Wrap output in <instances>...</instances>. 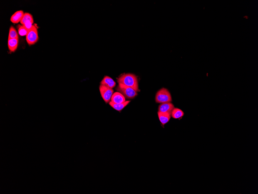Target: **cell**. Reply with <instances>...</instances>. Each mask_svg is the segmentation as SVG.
I'll use <instances>...</instances> for the list:
<instances>
[{
  "instance_id": "5",
  "label": "cell",
  "mask_w": 258,
  "mask_h": 194,
  "mask_svg": "<svg viewBox=\"0 0 258 194\" xmlns=\"http://www.w3.org/2000/svg\"><path fill=\"white\" fill-rule=\"evenodd\" d=\"M99 90L102 98L106 103L110 101L113 95V90L112 88L108 87L105 85H100Z\"/></svg>"
},
{
  "instance_id": "15",
  "label": "cell",
  "mask_w": 258,
  "mask_h": 194,
  "mask_svg": "<svg viewBox=\"0 0 258 194\" xmlns=\"http://www.w3.org/2000/svg\"><path fill=\"white\" fill-rule=\"evenodd\" d=\"M18 36L17 32L14 27L11 26L10 28L9 36L8 38H18Z\"/></svg>"
},
{
  "instance_id": "17",
  "label": "cell",
  "mask_w": 258,
  "mask_h": 194,
  "mask_svg": "<svg viewBox=\"0 0 258 194\" xmlns=\"http://www.w3.org/2000/svg\"><path fill=\"white\" fill-rule=\"evenodd\" d=\"M33 23H34V21L29 22L25 23L24 25H23V26H24L25 28L29 31L32 27L33 25Z\"/></svg>"
},
{
  "instance_id": "4",
  "label": "cell",
  "mask_w": 258,
  "mask_h": 194,
  "mask_svg": "<svg viewBox=\"0 0 258 194\" xmlns=\"http://www.w3.org/2000/svg\"><path fill=\"white\" fill-rule=\"evenodd\" d=\"M39 36L37 28L36 26L33 25L31 29L28 31L26 36L27 42L30 46H31L37 42Z\"/></svg>"
},
{
  "instance_id": "11",
  "label": "cell",
  "mask_w": 258,
  "mask_h": 194,
  "mask_svg": "<svg viewBox=\"0 0 258 194\" xmlns=\"http://www.w3.org/2000/svg\"><path fill=\"white\" fill-rule=\"evenodd\" d=\"M100 84L111 88H114L116 85L115 82L113 79L108 76H105L100 82Z\"/></svg>"
},
{
  "instance_id": "6",
  "label": "cell",
  "mask_w": 258,
  "mask_h": 194,
  "mask_svg": "<svg viewBox=\"0 0 258 194\" xmlns=\"http://www.w3.org/2000/svg\"><path fill=\"white\" fill-rule=\"evenodd\" d=\"M174 108L173 103H162L159 107L158 112L171 114Z\"/></svg>"
},
{
  "instance_id": "2",
  "label": "cell",
  "mask_w": 258,
  "mask_h": 194,
  "mask_svg": "<svg viewBox=\"0 0 258 194\" xmlns=\"http://www.w3.org/2000/svg\"><path fill=\"white\" fill-rule=\"evenodd\" d=\"M155 101L157 103L161 104L171 103L172 101V98L170 92L166 88H162L157 92L156 95Z\"/></svg>"
},
{
  "instance_id": "1",
  "label": "cell",
  "mask_w": 258,
  "mask_h": 194,
  "mask_svg": "<svg viewBox=\"0 0 258 194\" xmlns=\"http://www.w3.org/2000/svg\"><path fill=\"white\" fill-rule=\"evenodd\" d=\"M119 83L133 88L136 91H139L138 78L133 74H125L120 77L118 80Z\"/></svg>"
},
{
  "instance_id": "8",
  "label": "cell",
  "mask_w": 258,
  "mask_h": 194,
  "mask_svg": "<svg viewBox=\"0 0 258 194\" xmlns=\"http://www.w3.org/2000/svg\"><path fill=\"white\" fill-rule=\"evenodd\" d=\"M19 39L18 38H8V46L9 51L14 52L18 48Z\"/></svg>"
},
{
  "instance_id": "10",
  "label": "cell",
  "mask_w": 258,
  "mask_h": 194,
  "mask_svg": "<svg viewBox=\"0 0 258 194\" xmlns=\"http://www.w3.org/2000/svg\"><path fill=\"white\" fill-rule=\"evenodd\" d=\"M158 115L159 120L162 125H165L168 123L170 119L171 114H169L164 113L158 112Z\"/></svg>"
},
{
  "instance_id": "12",
  "label": "cell",
  "mask_w": 258,
  "mask_h": 194,
  "mask_svg": "<svg viewBox=\"0 0 258 194\" xmlns=\"http://www.w3.org/2000/svg\"><path fill=\"white\" fill-rule=\"evenodd\" d=\"M184 113L182 110L179 108H174L171 114V116L174 119H181L184 116Z\"/></svg>"
},
{
  "instance_id": "3",
  "label": "cell",
  "mask_w": 258,
  "mask_h": 194,
  "mask_svg": "<svg viewBox=\"0 0 258 194\" xmlns=\"http://www.w3.org/2000/svg\"><path fill=\"white\" fill-rule=\"evenodd\" d=\"M116 90L128 98H133L137 95V92L130 87L119 83Z\"/></svg>"
},
{
  "instance_id": "13",
  "label": "cell",
  "mask_w": 258,
  "mask_h": 194,
  "mask_svg": "<svg viewBox=\"0 0 258 194\" xmlns=\"http://www.w3.org/2000/svg\"><path fill=\"white\" fill-rule=\"evenodd\" d=\"M130 101H125L124 103H120V104H116V103H112V102H110L109 104L112 108H114L115 110H117V111L120 112L125 107H126L127 105L130 103Z\"/></svg>"
},
{
  "instance_id": "16",
  "label": "cell",
  "mask_w": 258,
  "mask_h": 194,
  "mask_svg": "<svg viewBox=\"0 0 258 194\" xmlns=\"http://www.w3.org/2000/svg\"><path fill=\"white\" fill-rule=\"evenodd\" d=\"M28 30H27L24 26H19L18 29V32L20 36H26L28 33Z\"/></svg>"
},
{
  "instance_id": "14",
  "label": "cell",
  "mask_w": 258,
  "mask_h": 194,
  "mask_svg": "<svg viewBox=\"0 0 258 194\" xmlns=\"http://www.w3.org/2000/svg\"><path fill=\"white\" fill-rule=\"evenodd\" d=\"M31 21H34L32 15L30 13H24L20 23L23 25L25 23Z\"/></svg>"
},
{
  "instance_id": "7",
  "label": "cell",
  "mask_w": 258,
  "mask_h": 194,
  "mask_svg": "<svg viewBox=\"0 0 258 194\" xmlns=\"http://www.w3.org/2000/svg\"><path fill=\"white\" fill-rule=\"evenodd\" d=\"M126 101L124 96L121 93L116 92L114 93L111 98V102L116 104H120Z\"/></svg>"
},
{
  "instance_id": "9",
  "label": "cell",
  "mask_w": 258,
  "mask_h": 194,
  "mask_svg": "<svg viewBox=\"0 0 258 194\" xmlns=\"http://www.w3.org/2000/svg\"><path fill=\"white\" fill-rule=\"evenodd\" d=\"M24 14L22 10L16 11L11 16L10 20L13 23H18L21 22Z\"/></svg>"
}]
</instances>
